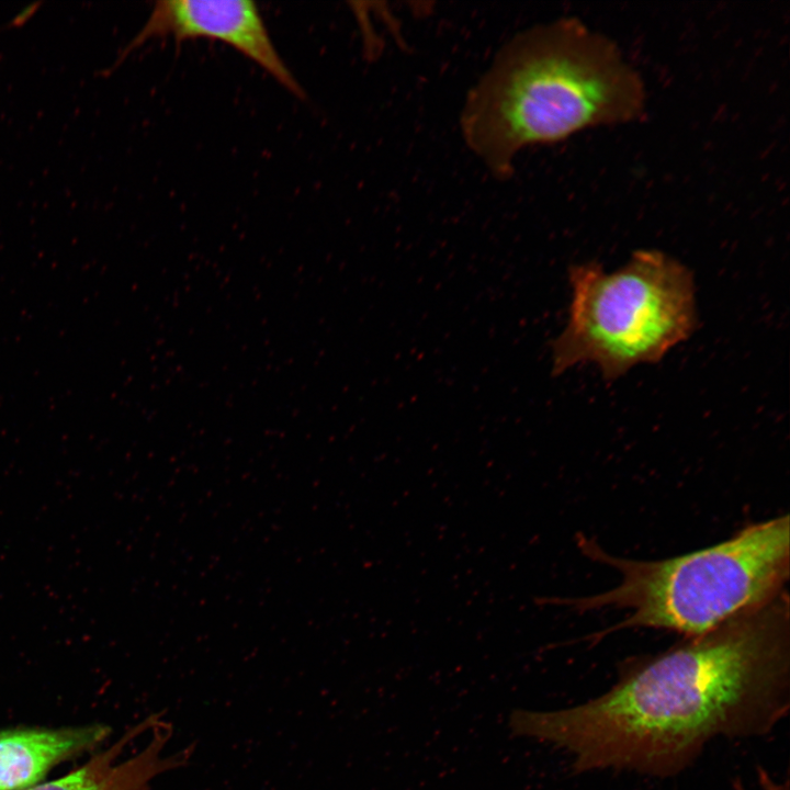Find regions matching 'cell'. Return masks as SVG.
<instances>
[{"label":"cell","mask_w":790,"mask_h":790,"mask_svg":"<svg viewBox=\"0 0 790 790\" xmlns=\"http://www.w3.org/2000/svg\"><path fill=\"white\" fill-rule=\"evenodd\" d=\"M567 323L552 342V373L595 364L613 382L661 361L698 327L691 270L657 249H639L619 269L598 262L568 269Z\"/></svg>","instance_id":"277c9868"},{"label":"cell","mask_w":790,"mask_h":790,"mask_svg":"<svg viewBox=\"0 0 790 790\" xmlns=\"http://www.w3.org/2000/svg\"><path fill=\"white\" fill-rule=\"evenodd\" d=\"M790 708L786 594L625 667L605 693L555 711L515 710L514 735L573 756L575 772L676 775L715 737L763 736Z\"/></svg>","instance_id":"6da1fadb"},{"label":"cell","mask_w":790,"mask_h":790,"mask_svg":"<svg viewBox=\"0 0 790 790\" xmlns=\"http://www.w3.org/2000/svg\"><path fill=\"white\" fill-rule=\"evenodd\" d=\"M219 41L268 72L298 99L305 92L276 49L257 3L249 0H161L121 50L113 71L135 49L153 38Z\"/></svg>","instance_id":"5b68a950"},{"label":"cell","mask_w":790,"mask_h":790,"mask_svg":"<svg viewBox=\"0 0 790 790\" xmlns=\"http://www.w3.org/2000/svg\"><path fill=\"white\" fill-rule=\"evenodd\" d=\"M759 790H789V781L779 782L764 767H757ZM733 790H749L741 780L733 782Z\"/></svg>","instance_id":"ba28073f"},{"label":"cell","mask_w":790,"mask_h":790,"mask_svg":"<svg viewBox=\"0 0 790 790\" xmlns=\"http://www.w3.org/2000/svg\"><path fill=\"white\" fill-rule=\"evenodd\" d=\"M172 725L154 713L129 727L108 748L52 781L26 790H149L158 776L189 764L195 746L165 756Z\"/></svg>","instance_id":"8992f818"},{"label":"cell","mask_w":790,"mask_h":790,"mask_svg":"<svg viewBox=\"0 0 790 790\" xmlns=\"http://www.w3.org/2000/svg\"><path fill=\"white\" fill-rule=\"evenodd\" d=\"M645 106L643 79L619 46L567 16L531 26L500 48L465 98L460 126L467 147L504 179L524 148L631 123Z\"/></svg>","instance_id":"7a4b0ae2"},{"label":"cell","mask_w":790,"mask_h":790,"mask_svg":"<svg viewBox=\"0 0 790 790\" xmlns=\"http://www.w3.org/2000/svg\"><path fill=\"white\" fill-rule=\"evenodd\" d=\"M789 528L785 515L715 545L659 561L611 556L580 538L583 552L616 568L621 580L605 592L555 602L579 611L629 610L609 631L651 628L701 636L782 594L789 577Z\"/></svg>","instance_id":"3957f363"},{"label":"cell","mask_w":790,"mask_h":790,"mask_svg":"<svg viewBox=\"0 0 790 790\" xmlns=\"http://www.w3.org/2000/svg\"><path fill=\"white\" fill-rule=\"evenodd\" d=\"M42 2H35L21 10L5 26L20 27L24 25L37 11Z\"/></svg>","instance_id":"9c48e42d"},{"label":"cell","mask_w":790,"mask_h":790,"mask_svg":"<svg viewBox=\"0 0 790 790\" xmlns=\"http://www.w3.org/2000/svg\"><path fill=\"white\" fill-rule=\"evenodd\" d=\"M111 734L104 723L0 730V790H26L55 766L94 751Z\"/></svg>","instance_id":"52a82bcc"}]
</instances>
